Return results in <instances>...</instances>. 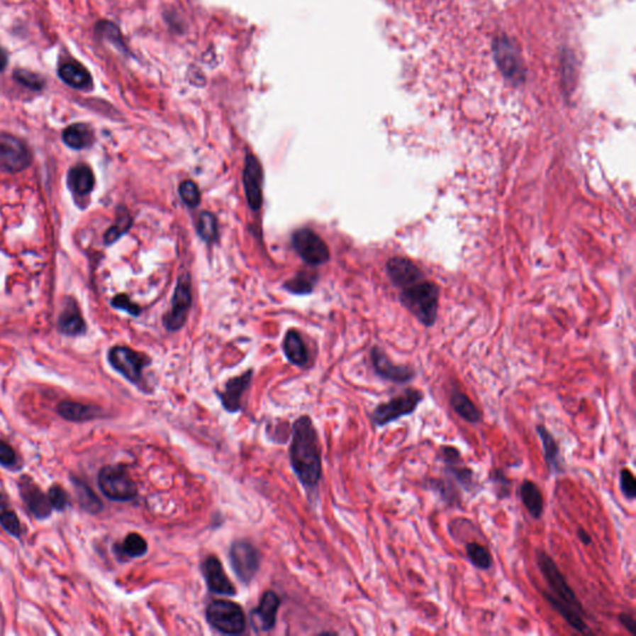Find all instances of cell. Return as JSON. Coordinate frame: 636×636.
I'll list each match as a JSON object with an SVG mask.
<instances>
[{"instance_id":"31","label":"cell","mask_w":636,"mask_h":636,"mask_svg":"<svg viewBox=\"0 0 636 636\" xmlns=\"http://www.w3.org/2000/svg\"><path fill=\"white\" fill-rule=\"evenodd\" d=\"M196 231L203 240L214 242L218 239V221L209 211H203L196 221Z\"/></svg>"},{"instance_id":"22","label":"cell","mask_w":636,"mask_h":636,"mask_svg":"<svg viewBox=\"0 0 636 636\" xmlns=\"http://www.w3.org/2000/svg\"><path fill=\"white\" fill-rule=\"evenodd\" d=\"M450 406H452L456 414L467 423L477 424L481 421V413L477 409L475 403L471 401L470 398L466 396L465 393H462L459 388L451 389Z\"/></svg>"},{"instance_id":"27","label":"cell","mask_w":636,"mask_h":636,"mask_svg":"<svg viewBox=\"0 0 636 636\" xmlns=\"http://www.w3.org/2000/svg\"><path fill=\"white\" fill-rule=\"evenodd\" d=\"M59 328L62 333L76 336L85 331V321L74 303L66 306L59 318Z\"/></svg>"},{"instance_id":"13","label":"cell","mask_w":636,"mask_h":636,"mask_svg":"<svg viewBox=\"0 0 636 636\" xmlns=\"http://www.w3.org/2000/svg\"><path fill=\"white\" fill-rule=\"evenodd\" d=\"M262 181H264V172L260 161L255 155H246L242 182L246 199L252 211H260L262 206Z\"/></svg>"},{"instance_id":"15","label":"cell","mask_w":636,"mask_h":636,"mask_svg":"<svg viewBox=\"0 0 636 636\" xmlns=\"http://www.w3.org/2000/svg\"><path fill=\"white\" fill-rule=\"evenodd\" d=\"M203 574L206 578V586L209 591L219 596H235L234 584L228 578L223 569L221 561L216 556L206 558L203 563Z\"/></svg>"},{"instance_id":"34","label":"cell","mask_w":636,"mask_h":636,"mask_svg":"<svg viewBox=\"0 0 636 636\" xmlns=\"http://www.w3.org/2000/svg\"><path fill=\"white\" fill-rule=\"evenodd\" d=\"M130 226H132V218H130V214L125 211H123V213H121V214H118V216H117V221H116L115 225L112 226L110 230L106 233V242H107V244H112V242H115L116 240H118L121 236L128 231Z\"/></svg>"},{"instance_id":"18","label":"cell","mask_w":636,"mask_h":636,"mask_svg":"<svg viewBox=\"0 0 636 636\" xmlns=\"http://www.w3.org/2000/svg\"><path fill=\"white\" fill-rule=\"evenodd\" d=\"M251 378H252V371H247L244 374L226 381L224 391L218 393L221 404L225 408V411H230V413L240 411L241 398L247 389V386H250Z\"/></svg>"},{"instance_id":"33","label":"cell","mask_w":636,"mask_h":636,"mask_svg":"<svg viewBox=\"0 0 636 636\" xmlns=\"http://www.w3.org/2000/svg\"><path fill=\"white\" fill-rule=\"evenodd\" d=\"M313 286L315 281L312 276H308L305 272H299L295 277L286 281L284 287L296 295H308L313 291Z\"/></svg>"},{"instance_id":"24","label":"cell","mask_w":636,"mask_h":636,"mask_svg":"<svg viewBox=\"0 0 636 636\" xmlns=\"http://www.w3.org/2000/svg\"><path fill=\"white\" fill-rule=\"evenodd\" d=\"M284 352H285L287 359L295 366L303 367L308 362L307 348L301 338L300 333L295 330H291L286 333L285 340H284Z\"/></svg>"},{"instance_id":"12","label":"cell","mask_w":636,"mask_h":636,"mask_svg":"<svg viewBox=\"0 0 636 636\" xmlns=\"http://www.w3.org/2000/svg\"><path fill=\"white\" fill-rule=\"evenodd\" d=\"M371 361L376 376L396 384H406L415 378V371L408 366L394 364L379 347H374L371 352Z\"/></svg>"},{"instance_id":"17","label":"cell","mask_w":636,"mask_h":636,"mask_svg":"<svg viewBox=\"0 0 636 636\" xmlns=\"http://www.w3.org/2000/svg\"><path fill=\"white\" fill-rule=\"evenodd\" d=\"M280 598L275 591H267L261 598L259 606L251 613L252 624L260 631H269L275 626L276 616L280 608Z\"/></svg>"},{"instance_id":"14","label":"cell","mask_w":636,"mask_h":636,"mask_svg":"<svg viewBox=\"0 0 636 636\" xmlns=\"http://www.w3.org/2000/svg\"><path fill=\"white\" fill-rule=\"evenodd\" d=\"M386 274L391 279L393 285L399 290L411 285L413 282L424 279V274L420 267L406 257H393L386 262Z\"/></svg>"},{"instance_id":"10","label":"cell","mask_w":636,"mask_h":636,"mask_svg":"<svg viewBox=\"0 0 636 636\" xmlns=\"http://www.w3.org/2000/svg\"><path fill=\"white\" fill-rule=\"evenodd\" d=\"M30 152L23 140L14 135H0V171L18 173L30 164Z\"/></svg>"},{"instance_id":"5","label":"cell","mask_w":636,"mask_h":636,"mask_svg":"<svg viewBox=\"0 0 636 636\" xmlns=\"http://www.w3.org/2000/svg\"><path fill=\"white\" fill-rule=\"evenodd\" d=\"M206 620L214 629L228 635L241 634L246 627L241 606L230 601H211L206 608Z\"/></svg>"},{"instance_id":"4","label":"cell","mask_w":636,"mask_h":636,"mask_svg":"<svg viewBox=\"0 0 636 636\" xmlns=\"http://www.w3.org/2000/svg\"><path fill=\"white\" fill-rule=\"evenodd\" d=\"M423 401V391L409 388L391 401L376 406L372 413V421L374 425L381 428L399 420L404 416L413 415Z\"/></svg>"},{"instance_id":"1","label":"cell","mask_w":636,"mask_h":636,"mask_svg":"<svg viewBox=\"0 0 636 636\" xmlns=\"http://www.w3.org/2000/svg\"><path fill=\"white\" fill-rule=\"evenodd\" d=\"M536 559L542 576L549 588V591L543 593L545 599L574 630L581 634L586 632V610L583 609L581 601H578L574 591L568 584L566 576L557 567L556 562L541 549L536 551Z\"/></svg>"},{"instance_id":"37","label":"cell","mask_w":636,"mask_h":636,"mask_svg":"<svg viewBox=\"0 0 636 636\" xmlns=\"http://www.w3.org/2000/svg\"><path fill=\"white\" fill-rule=\"evenodd\" d=\"M14 79L16 82H19L21 85L26 86L28 89L34 91H40L45 82L41 79L40 76L36 75L34 72L24 70V69H18L14 72Z\"/></svg>"},{"instance_id":"7","label":"cell","mask_w":636,"mask_h":636,"mask_svg":"<svg viewBox=\"0 0 636 636\" xmlns=\"http://www.w3.org/2000/svg\"><path fill=\"white\" fill-rule=\"evenodd\" d=\"M291 244L301 259L308 265L318 266L330 260V250L326 242L315 231L301 228L294 231Z\"/></svg>"},{"instance_id":"44","label":"cell","mask_w":636,"mask_h":636,"mask_svg":"<svg viewBox=\"0 0 636 636\" xmlns=\"http://www.w3.org/2000/svg\"><path fill=\"white\" fill-rule=\"evenodd\" d=\"M112 306L116 307V308L125 311V312H128V313L132 316H138L140 313V307L135 305V303H133V302L130 300L128 296H116L115 299L112 300Z\"/></svg>"},{"instance_id":"36","label":"cell","mask_w":636,"mask_h":636,"mask_svg":"<svg viewBox=\"0 0 636 636\" xmlns=\"http://www.w3.org/2000/svg\"><path fill=\"white\" fill-rule=\"evenodd\" d=\"M179 196L182 201L189 208H196L201 201V191L194 182L186 181L179 186Z\"/></svg>"},{"instance_id":"46","label":"cell","mask_w":636,"mask_h":636,"mask_svg":"<svg viewBox=\"0 0 636 636\" xmlns=\"http://www.w3.org/2000/svg\"><path fill=\"white\" fill-rule=\"evenodd\" d=\"M578 537H579V540H581V541L583 542L584 545H586V546H589V545H591V535H589V533L586 531V530L579 528V530H578Z\"/></svg>"},{"instance_id":"21","label":"cell","mask_w":636,"mask_h":636,"mask_svg":"<svg viewBox=\"0 0 636 636\" xmlns=\"http://www.w3.org/2000/svg\"><path fill=\"white\" fill-rule=\"evenodd\" d=\"M520 496L528 513L540 520L545 512V498L538 485L531 480H525L520 486Z\"/></svg>"},{"instance_id":"32","label":"cell","mask_w":636,"mask_h":636,"mask_svg":"<svg viewBox=\"0 0 636 636\" xmlns=\"http://www.w3.org/2000/svg\"><path fill=\"white\" fill-rule=\"evenodd\" d=\"M121 553L130 558L145 556L148 549L147 541L138 533H130L120 546Z\"/></svg>"},{"instance_id":"3","label":"cell","mask_w":636,"mask_h":636,"mask_svg":"<svg viewBox=\"0 0 636 636\" xmlns=\"http://www.w3.org/2000/svg\"><path fill=\"white\" fill-rule=\"evenodd\" d=\"M440 290L433 281L425 279L413 282L401 289V305L415 316L425 326H433L436 321Z\"/></svg>"},{"instance_id":"26","label":"cell","mask_w":636,"mask_h":636,"mask_svg":"<svg viewBox=\"0 0 636 636\" xmlns=\"http://www.w3.org/2000/svg\"><path fill=\"white\" fill-rule=\"evenodd\" d=\"M62 140L66 145L74 150H84L92 145L94 132L85 123H75V125H69L64 130Z\"/></svg>"},{"instance_id":"30","label":"cell","mask_w":636,"mask_h":636,"mask_svg":"<svg viewBox=\"0 0 636 636\" xmlns=\"http://www.w3.org/2000/svg\"><path fill=\"white\" fill-rule=\"evenodd\" d=\"M466 557L472 566L477 569L487 571L493 564L491 553L486 547L482 546L477 542H470L465 546Z\"/></svg>"},{"instance_id":"38","label":"cell","mask_w":636,"mask_h":636,"mask_svg":"<svg viewBox=\"0 0 636 636\" xmlns=\"http://www.w3.org/2000/svg\"><path fill=\"white\" fill-rule=\"evenodd\" d=\"M0 525L11 536H14L16 538H21V525L19 520H18V517H16V512L11 511L9 508L6 510V511L1 512L0 513Z\"/></svg>"},{"instance_id":"23","label":"cell","mask_w":636,"mask_h":636,"mask_svg":"<svg viewBox=\"0 0 636 636\" xmlns=\"http://www.w3.org/2000/svg\"><path fill=\"white\" fill-rule=\"evenodd\" d=\"M69 188L77 196L90 194L95 186V177L87 166H76L69 172Z\"/></svg>"},{"instance_id":"35","label":"cell","mask_w":636,"mask_h":636,"mask_svg":"<svg viewBox=\"0 0 636 636\" xmlns=\"http://www.w3.org/2000/svg\"><path fill=\"white\" fill-rule=\"evenodd\" d=\"M76 493H77V497H79L81 506L84 507L86 511L91 512V513H97V512L101 511L102 503H101L100 500L97 498L95 493L91 491L90 489L86 486V485L85 486L79 485V486L76 487Z\"/></svg>"},{"instance_id":"39","label":"cell","mask_w":636,"mask_h":636,"mask_svg":"<svg viewBox=\"0 0 636 636\" xmlns=\"http://www.w3.org/2000/svg\"><path fill=\"white\" fill-rule=\"evenodd\" d=\"M620 489L623 495L632 501L636 497V480L635 476L627 467H624L620 471Z\"/></svg>"},{"instance_id":"43","label":"cell","mask_w":636,"mask_h":636,"mask_svg":"<svg viewBox=\"0 0 636 636\" xmlns=\"http://www.w3.org/2000/svg\"><path fill=\"white\" fill-rule=\"evenodd\" d=\"M18 457L16 451L6 441L0 440V465L13 467L16 465Z\"/></svg>"},{"instance_id":"8","label":"cell","mask_w":636,"mask_h":636,"mask_svg":"<svg viewBox=\"0 0 636 636\" xmlns=\"http://www.w3.org/2000/svg\"><path fill=\"white\" fill-rule=\"evenodd\" d=\"M108 361L116 371L133 384H140L143 369L150 364V359L145 355L122 346L113 347L111 350Z\"/></svg>"},{"instance_id":"16","label":"cell","mask_w":636,"mask_h":636,"mask_svg":"<svg viewBox=\"0 0 636 636\" xmlns=\"http://www.w3.org/2000/svg\"><path fill=\"white\" fill-rule=\"evenodd\" d=\"M19 490L23 501L26 502V507L34 516L38 518H46L50 516L52 507L49 501V497L46 496L28 476H24L21 479V481L19 482Z\"/></svg>"},{"instance_id":"42","label":"cell","mask_w":636,"mask_h":636,"mask_svg":"<svg viewBox=\"0 0 636 636\" xmlns=\"http://www.w3.org/2000/svg\"><path fill=\"white\" fill-rule=\"evenodd\" d=\"M491 480L497 489V496L500 498H506L510 496L511 491V481L507 479L503 471L495 470L491 474Z\"/></svg>"},{"instance_id":"41","label":"cell","mask_w":636,"mask_h":636,"mask_svg":"<svg viewBox=\"0 0 636 636\" xmlns=\"http://www.w3.org/2000/svg\"><path fill=\"white\" fill-rule=\"evenodd\" d=\"M48 497H49L51 507L55 508V510H59V511L65 510L66 507L69 506V502H70L69 501L67 492L61 486L51 487L50 490H49V493H48Z\"/></svg>"},{"instance_id":"19","label":"cell","mask_w":636,"mask_h":636,"mask_svg":"<svg viewBox=\"0 0 636 636\" xmlns=\"http://www.w3.org/2000/svg\"><path fill=\"white\" fill-rule=\"evenodd\" d=\"M536 433L541 439L542 450L548 470L553 475H561L564 472V461L562 459L561 450L556 437L552 435L551 431L548 430L546 426L541 424L536 426Z\"/></svg>"},{"instance_id":"28","label":"cell","mask_w":636,"mask_h":636,"mask_svg":"<svg viewBox=\"0 0 636 636\" xmlns=\"http://www.w3.org/2000/svg\"><path fill=\"white\" fill-rule=\"evenodd\" d=\"M426 486L431 491L436 492L441 500L447 503L449 506L460 505L461 496L456 490L455 484L451 481L450 477L447 479H430L426 482Z\"/></svg>"},{"instance_id":"11","label":"cell","mask_w":636,"mask_h":636,"mask_svg":"<svg viewBox=\"0 0 636 636\" xmlns=\"http://www.w3.org/2000/svg\"><path fill=\"white\" fill-rule=\"evenodd\" d=\"M260 553L249 541H236L230 548V563L242 583H250L260 567Z\"/></svg>"},{"instance_id":"9","label":"cell","mask_w":636,"mask_h":636,"mask_svg":"<svg viewBox=\"0 0 636 636\" xmlns=\"http://www.w3.org/2000/svg\"><path fill=\"white\" fill-rule=\"evenodd\" d=\"M191 277L184 274L178 279L174 295L172 299L171 310L163 318L168 331H178L186 325L188 313L191 311Z\"/></svg>"},{"instance_id":"45","label":"cell","mask_w":636,"mask_h":636,"mask_svg":"<svg viewBox=\"0 0 636 636\" xmlns=\"http://www.w3.org/2000/svg\"><path fill=\"white\" fill-rule=\"evenodd\" d=\"M618 619L620 621L621 625L625 627L626 630L630 632L631 635H635V619H634V616L631 615V614H627V613H620L619 616H618Z\"/></svg>"},{"instance_id":"40","label":"cell","mask_w":636,"mask_h":636,"mask_svg":"<svg viewBox=\"0 0 636 636\" xmlns=\"http://www.w3.org/2000/svg\"><path fill=\"white\" fill-rule=\"evenodd\" d=\"M96 29H97V33L104 36L105 39H108V41L113 43L116 46L123 48V41H122V38H121L120 31L117 29V26L111 24L108 21H101V23L97 24Z\"/></svg>"},{"instance_id":"6","label":"cell","mask_w":636,"mask_h":636,"mask_svg":"<svg viewBox=\"0 0 636 636\" xmlns=\"http://www.w3.org/2000/svg\"><path fill=\"white\" fill-rule=\"evenodd\" d=\"M99 486L112 501H130L137 496L135 481L123 466H105L99 474Z\"/></svg>"},{"instance_id":"25","label":"cell","mask_w":636,"mask_h":636,"mask_svg":"<svg viewBox=\"0 0 636 636\" xmlns=\"http://www.w3.org/2000/svg\"><path fill=\"white\" fill-rule=\"evenodd\" d=\"M57 413L66 420L79 423L96 419L100 414V411L96 406H87L77 401H61L57 406Z\"/></svg>"},{"instance_id":"2","label":"cell","mask_w":636,"mask_h":636,"mask_svg":"<svg viewBox=\"0 0 636 636\" xmlns=\"http://www.w3.org/2000/svg\"><path fill=\"white\" fill-rule=\"evenodd\" d=\"M290 460L296 476L306 487H315L322 476L321 451L315 426L308 416H301L292 428Z\"/></svg>"},{"instance_id":"47","label":"cell","mask_w":636,"mask_h":636,"mask_svg":"<svg viewBox=\"0 0 636 636\" xmlns=\"http://www.w3.org/2000/svg\"><path fill=\"white\" fill-rule=\"evenodd\" d=\"M6 65H8V54H6V51L4 49L0 48V72L4 71Z\"/></svg>"},{"instance_id":"20","label":"cell","mask_w":636,"mask_h":636,"mask_svg":"<svg viewBox=\"0 0 636 636\" xmlns=\"http://www.w3.org/2000/svg\"><path fill=\"white\" fill-rule=\"evenodd\" d=\"M59 76L66 85L74 87L76 90H89L92 87V76L90 72L75 61L62 64L59 69Z\"/></svg>"},{"instance_id":"29","label":"cell","mask_w":636,"mask_h":636,"mask_svg":"<svg viewBox=\"0 0 636 636\" xmlns=\"http://www.w3.org/2000/svg\"><path fill=\"white\" fill-rule=\"evenodd\" d=\"M446 475L457 482V485L465 490H472L475 486V474L469 466L464 464V460L456 461L451 464H445Z\"/></svg>"}]
</instances>
